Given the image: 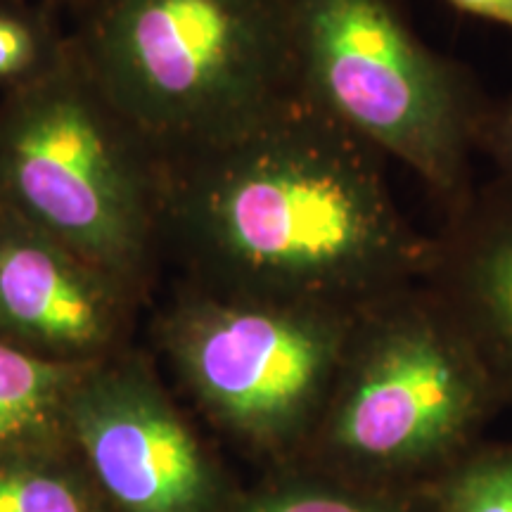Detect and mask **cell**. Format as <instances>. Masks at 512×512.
Instances as JSON below:
<instances>
[{
    "label": "cell",
    "mask_w": 512,
    "mask_h": 512,
    "mask_svg": "<svg viewBox=\"0 0 512 512\" xmlns=\"http://www.w3.org/2000/svg\"><path fill=\"white\" fill-rule=\"evenodd\" d=\"M204 290L358 311L425 283L434 235L387 159L290 95L219 143L162 159V254Z\"/></svg>",
    "instance_id": "obj_1"
},
{
    "label": "cell",
    "mask_w": 512,
    "mask_h": 512,
    "mask_svg": "<svg viewBox=\"0 0 512 512\" xmlns=\"http://www.w3.org/2000/svg\"><path fill=\"white\" fill-rule=\"evenodd\" d=\"M69 41L159 159L235 136L294 93L287 0H88Z\"/></svg>",
    "instance_id": "obj_2"
},
{
    "label": "cell",
    "mask_w": 512,
    "mask_h": 512,
    "mask_svg": "<svg viewBox=\"0 0 512 512\" xmlns=\"http://www.w3.org/2000/svg\"><path fill=\"white\" fill-rule=\"evenodd\" d=\"M0 207L140 290L162 256V159L69 53L0 93Z\"/></svg>",
    "instance_id": "obj_3"
},
{
    "label": "cell",
    "mask_w": 512,
    "mask_h": 512,
    "mask_svg": "<svg viewBox=\"0 0 512 512\" xmlns=\"http://www.w3.org/2000/svg\"><path fill=\"white\" fill-rule=\"evenodd\" d=\"M287 29L294 95L408 166L446 211L475 188L470 162L489 102L396 0H287Z\"/></svg>",
    "instance_id": "obj_4"
},
{
    "label": "cell",
    "mask_w": 512,
    "mask_h": 512,
    "mask_svg": "<svg viewBox=\"0 0 512 512\" xmlns=\"http://www.w3.org/2000/svg\"><path fill=\"white\" fill-rule=\"evenodd\" d=\"M501 399L472 339L430 285L358 309L316 437L368 477L453 465Z\"/></svg>",
    "instance_id": "obj_5"
},
{
    "label": "cell",
    "mask_w": 512,
    "mask_h": 512,
    "mask_svg": "<svg viewBox=\"0 0 512 512\" xmlns=\"http://www.w3.org/2000/svg\"><path fill=\"white\" fill-rule=\"evenodd\" d=\"M356 313L188 285L164 342L211 418L252 444L287 446L316 432Z\"/></svg>",
    "instance_id": "obj_6"
},
{
    "label": "cell",
    "mask_w": 512,
    "mask_h": 512,
    "mask_svg": "<svg viewBox=\"0 0 512 512\" xmlns=\"http://www.w3.org/2000/svg\"><path fill=\"white\" fill-rule=\"evenodd\" d=\"M64 427L126 512H209L214 505L200 441L140 366L93 363L69 396Z\"/></svg>",
    "instance_id": "obj_7"
},
{
    "label": "cell",
    "mask_w": 512,
    "mask_h": 512,
    "mask_svg": "<svg viewBox=\"0 0 512 512\" xmlns=\"http://www.w3.org/2000/svg\"><path fill=\"white\" fill-rule=\"evenodd\" d=\"M136 290L0 207V339L64 363H98Z\"/></svg>",
    "instance_id": "obj_8"
},
{
    "label": "cell",
    "mask_w": 512,
    "mask_h": 512,
    "mask_svg": "<svg viewBox=\"0 0 512 512\" xmlns=\"http://www.w3.org/2000/svg\"><path fill=\"white\" fill-rule=\"evenodd\" d=\"M425 285L512 394V183L496 176L446 211Z\"/></svg>",
    "instance_id": "obj_9"
},
{
    "label": "cell",
    "mask_w": 512,
    "mask_h": 512,
    "mask_svg": "<svg viewBox=\"0 0 512 512\" xmlns=\"http://www.w3.org/2000/svg\"><path fill=\"white\" fill-rule=\"evenodd\" d=\"M91 366L53 361L0 339V451L64 427L69 396Z\"/></svg>",
    "instance_id": "obj_10"
},
{
    "label": "cell",
    "mask_w": 512,
    "mask_h": 512,
    "mask_svg": "<svg viewBox=\"0 0 512 512\" xmlns=\"http://www.w3.org/2000/svg\"><path fill=\"white\" fill-rule=\"evenodd\" d=\"M69 34L43 0H0V93L31 83L67 60Z\"/></svg>",
    "instance_id": "obj_11"
},
{
    "label": "cell",
    "mask_w": 512,
    "mask_h": 512,
    "mask_svg": "<svg viewBox=\"0 0 512 512\" xmlns=\"http://www.w3.org/2000/svg\"><path fill=\"white\" fill-rule=\"evenodd\" d=\"M451 467L439 489L441 512H512V444L465 453Z\"/></svg>",
    "instance_id": "obj_12"
},
{
    "label": "cell",
    "mask_w": 512,
    "mask_h": 512,
    "mask_svg": "<svg viewBox=\"0 0 512 512\" xmlns=\"http://www.w3.org/2000/svg\"><path fill=\"white\" fill-rule=\"evenodd\" d=\"M0 512H93L67 477L27 460H0Z\"/></svg>",
    "instance_id": "obj_13"
},
{
    "label": "cell",
    "mask_w": 512,
    "mask_h": 512,
    "mask_svg": "<svg viewBox=\"0 0 512 512\" xmlns=\"http://www.w3.org/2000/svg\"><path fill=\"white\" fill-rule=\"evenodd\" d=\"M240 512H403L377 496L339 489H290L264 496Z\"/></svg>",
    "instance_id": "obj_14"
},
{
    "label": "cell",
    "mask_w": 512,
    "mask_h": 512,
    "mask_svg": "<svg viewBox=\"0 0 512 512\" xmlns=\"http://www.w3.org/2000/svg\"><path fill=\"white\" fill-rule=\"evenodd\" d=\"M477 150L496 164L498 178L512 183V95L501 102H489L479 128Z\"/></svg>",
    "instance_id": "obj_15"
},
{
    "label": "cell",
    "mask_w": 512,
    "mask_h": 512,
    "mask_svg": "<svg viewBox=\"0 0 512 512\" xmlns=\"http://www.w3.org/2000/svg\"><path fill=\"white\" fill-rule=\"evenodd\" d=\"M458 12L498 24L512 34V0H446Z\"/></svg>",
    "instance_id": "obj_16"
},
{
    "label": "cell",
    "mask_w": 512,
    "mask_h": 512,
    "mask_svg": "<svg viewBox=\"0 0 512 512\" xmlns=\"http://www.w3.org/2000/svg\"><path fill=\"white\" fill-rule=\"evenodd\" d=\"M43 3L53 5L57 12L69 10V12H74V15H79V12L88 5V0H43Z\"/></svg>",
    "instance_id": "obj_17"
}]
</instances>
